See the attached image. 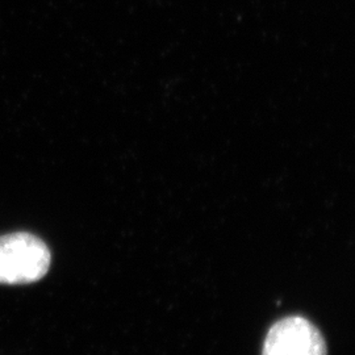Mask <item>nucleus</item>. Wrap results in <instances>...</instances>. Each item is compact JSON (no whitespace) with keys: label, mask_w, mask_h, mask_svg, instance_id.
I'll use <instances>...</instances> for the list:
<instances>
[{"label":"nucleus","mask_w":355,"mask_h":355,"mask_svg":"<svg viewBox=\"0 0 355 355\" xmlns=\"http://www.w3.org/2000/svg\"><path fill=\"white\" fill-rule=\"evenodd\" d=\"M261 355H328V345L312 321L292 315L268 328Z\"/></svg>","instance_id":"nucleus-2"},{"label":"nucleus","mask_w":355,"mask_h":355,"mask_svg":"<svg viewBox=\"0 0 355 355\" xmlns=\"http://www.w3.org/2000/svg\"><path fill=\"white\" fill-rule=\"evenodd\" d=\"M46 243L31 233L0 236V284H29L45 277L51 266Z\"/></svg>","instance_id":"nucleus-1"}]
</instances>
